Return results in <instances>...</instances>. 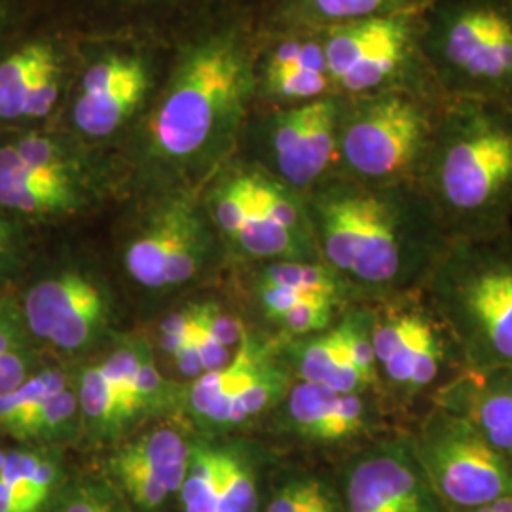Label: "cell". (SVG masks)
<instances>
[{
	"mask_svg": "<svg viewBox=\"0 0 512 512\" xmlns=\"http://www.w3.org/2000/svg\"><path fill=\"white\" fill-rule=\"evenodd\" d=\"M192 450L173 429H158L124 446L112 461V475L141 511H160L179 497Z\"/></svg>",
	"mask_w": 512,
	"mask_h": 512,
	"instance_id": "obj_14",
	"label": "cell"
},
{
	"mask_svg": "<svg viewBox=\"0 0 512 512\" xmlns=\"http://www.w3.org/2000/svg\"><path fill=\"white\" fill-rule=\"evenodd\" d=\"M16 338H14V330L12 327L0 319V355L8 353V351H16Z\"/></svg>",
	"mask_w": 512,
	"mask_h": 512,
	"instance_id": "obj_40",
	"label": "cell"
},
{
	"mask_svg": "<svg viewBox=\"0 0 512 512\" xmlns=\"http://www.w3.org/2000/svg\"><path fill=\"white\" fill-rule=\"evenodd\" d=\"M433 404L458 412L512 458V368L461 370Z\"/></svg>",
	"mask_w": 512,
	"mask_h": 512,
	"instance_id": "obj_17",
	"label": "cell"
},
{
	"mask_svg": "<svg viewBox=\"0 0 512 512\" xmlns=\"http://www.w3.org/2000/svg\"><path fill=\"white\" fill-rule=\"evenodd\" d=\"M196 332V330H194ZM173 359L177 361V365L181 368V372L186 376H202L203 366L202 359H200V353H198V346H196V340L192 336L190 342H186L183 348L179 349Z\"/></svg>",
	"mask_w": 512,
	"mask_h": 512,
	"instance_id": "obj_39",
	"label": "cell"
},
{
	"mask_svg": "<svg viewBox=\"0 0 512 512\" xmlns=\"http://www.w3.org/2000/svg\"><path fill=\"white\" fill-rule=\"evenodd\" d=\"M433 0H281L277 19L283 31H319L332 25L420 14Z\"/></svg>",
	"mask_w": 512,
	"mask_h": 512,
	"instance_id": "obj_20",
	"label": "cell"
},
{
	"mask_svg": "<svg viewBox=\"0 0 512 512\" xmlns=\"http://www.w3.org/2000/svg\"><path fill=\"white\" fill-rule=\"evenodd\" d=\"M57 55L54 46L33 40L0 59V120H25V109L44 65Z\"/></svg>",
	"mask_w": 512,
	"mask_h": 512,
	"instance_id": "obj_22",
	"label": "cell"
},
{
	"mask_svg": "<svg viewBox=\"0 0 512 512\" xmlns=\"http://www.w3.org/2000/svg\"><path fill=\"white\" fill-rule=\"evenodd\" d=\"M78 192L69 167H40L21 158L12 143L0 147V207L27 215L71 211Z\"/></svg>",
	"mask_w": 512,
	"mask_h": 512,
	"instance_id": "obj_18",
	"label": "cell"
},
{
	"mask_svg": "<svg viewBox=\"0 0 512 512\" xmlns=\"http://www.w3.org/2000/svg\"><path fill=\"white\" fill-rule=\"evenodd\" d=\"M198 317L203 327L209 330V334L224 348H239L247 340L243 323L236 317L224 313L219 306H213V304L198 306Z\"/></svg>",
	"mask_w": 512,
	"mask_h": 512,
	"instance_id": "obj_32",
	"label": "cell"
},
{
	"mask_svg": "<svg viewBox=\"0 0 512 512\" xmlns=\"http://www.w3.org/2000/svg\"><path fill=\"white\" fill-rule=\"evenodd\" d=\"M281 410V427L311 448H346V454L406 429L380 393H338L325 385L294 380Z\"/></svg>",
	"mask_w": 512,
	"mask_h": 512,
	"instance_id": "obj_11",
	"label": "cell"
},
{
	"mask_svg": "<svg viewBox=\"0 0 512 512\" xmlns=\"http://www.w3.org/2000/svg\"><path fill=\"white\" fill-rule=\"evenodd\" d=\"M262 90L275 107L336 95L330 82L321 31H283L266 55Z\"/></svg>",
	"mask_w": 512,
	"mask_h": 512,
	"instance_id": "obj_16",
	"label": "cell"
},
{
	"mask_svg": "<svg viewBox=\"0 0 512 512\" xmlns=\"http://www.w3.org/2000/svg\"><path fill=\"white\" fill-rule=\"evenodd\" d=\"M162 385H164V380H162L160 372L156 370L152 359H148L145 355L139 365V370H137V376H135V395H137L139 410L158 401V397L162 395Z\"/></svg>",
	"mask_w": 512,
	"mask_h": 512,
	"instance_id": "obj_36",
	"label": "cell"
},
{
	"mask_svg": "<svg viewBox=\"0 0 512 512\" xmlns=\"http://www.w3.org/2000/svg\"><path fill=\"white\" fill-rule=\"evenodd\" d=\"M222 458L220 450L196 448L190 454L179 501L183 512H215L219 499Z\"/></svg>",
	"mask_w": 512,
	"mask_h": 512,
	"instance_id": "obj_25",
	"label": "cell"
},
{
	"mask_svg": "<svg viewBox=\"0 0 512 512\" xmlns=\"http://www.w3.org/2000/svg\"><path fill=\"white\" fill-rule=\"evenodd\" d=\"M406 429L448 511H469L512 497L511 456L458 412L431 404Z\"/></svg>",
	"mask_w": 512,
	"mask_h": 512,
	"instance_id": "obj_9",
	"label": "cell"
},
{
	"mask_svg": "<svg viewBox=\"0 0 512 512\" xmlns=\"http://www.w3.org/2000/svg\"><path fill=\"white\" fill-rule=\"evenodd\" d=\"M78 408V395L69 387L55 393L38 406L31 420L21 425L16 437L21 439H52L73 420Z\"/></svg>",
	"mask_w": 512,
	"mask_h": 512,
	"instance_id": "obj_29",
	"label": "cell"
},
{
	"mask_svg": "<svg viewBox=\"0 0 512 512\" xmlns=\"http://www.w3.org/2000/svg\"><path fill=\"white\" fill-rule=\"evenodd\" d=\"M188 203L173 202L150 220L145 232L129 243L126 268L141 285L164 287V270L177 230L188 211Z\"/></svg>",
	"mask_w": 512,
	"mask_h": 512,
	"instance_id": "obj_21",
	"label": "cell"
},
{
	"mask_svg": "<svg viewBox=\"0 0 512 512\" xmlns=\"http://www.w3.org/2000/svg\"><path fill=\"white\" fill-rule=\"evenodd\" d=\"M4 458H6V454L0 450V469H2V465H4Z\"/></svg>",
	"mask_w": 512,
	"mask_h": 512,
	"instance_id": "obj_43",
	"label": "cell"
},
{
	"mask_svg": "<svg viewBox=\"0 0 512 512\" xmlns=\"http://www.w3.org/2000/svg\"><path fill=\"white\" fill-rule=\"evenodd\" d=\"M105 313L107 304L99 287L78 274L42 281L25 300V315L33 334L63 349L86 346Z\"/></svg>",
	"mask_w": 512,
	"mask_h": 512,
	"instance_id": "obj_13",
	"label": "cell"
},
{
	"mask_svg": "<svg viewBox=\"0 0 512 512\" xmlns=\"http://www.w3.org/2000/svg\"><path fill=\"white\" fill-rule=\"evenodd\" d=\"M420 16L361 19L319 29L334 93L346 99L393 90L442 95L423 54Z\"/></svg>",
	"mask_w": 512,
	"mask_h": 512,
	"instance_id": "obj_8",
	"label": "cell"
},
{
	"mask_svg": "<svg viewBox=\"0 0 512 512\" xmlns=\"http://www.w3.org/2000/svg\"><path fill=\"white\" fill-rule=\"evenodd\" d=\"M78 404L82 412L99 425H114L122 421L120 391L103 363L93 366L82 376Z\"/></svg>",
	"mask_w": 512,
	"mask_h": 512,
	"instance_id": "obj_28",
	"label": "cell"
},
{
	"mask_svg": "<svg viewBox=\"0 0 512 512\" xmlns=\"http://www.w3.org/2000/svg\"><path fill=\"white\" fill-rule=\"evenodd\" d=\"M446 97L372 93L346 99L338 131L336 173L366 184H418Z\"/></svg>",
	"mask_w": 512,
	"mask_h": 512,
	"instance_id": "obj_5",
	"label": "cell"
},
{
	"mask_svg": "<svg viewBox=\"0 0 512 512\" xmlns=\"http://www.w3.org/2000/svg\"><path fill=\"white\" fill-rule=\"evenodd\" d=\"M421 291L467 370L512 368V230L452 241Z\"/></svg>",
	"mask_w": 512,
	"mask_h": 512,
	"instance_id": "obj_3",
	"label": "cell"
},
{
	"mask_svg": "<svg viewBox=\"0 0 512 512\" xmlns=\"http://www.w3.org/2000/svg\"><path fill=\"white\" fill-rule=\"evenodd\" d=\"M459 512H512V497L494 501L490 505H482V507H476V509H469V511Z\"/></svg>",
	"mask_w": 512,
	"mask_h": 512,
	"instance_id": "obj_41",
	"label": "cell"
},
{
	"mask_svg": "<svg viewBox=\"0 0 512 512\" xmlns=\"http://www.w3.org/2000/svg\"><path fill=\"white\" fill-rule=\"evenodd\" d=\"M6 241V228H4V224H0V243H4Z\"/></svg>",
	"mask_w": 512,
	"mask_h": 512,
	"instance_id": "obj_42",
	"label": "cell"
},
{
	"mask_svg": "<svg viewBox=\"0 0 512 512\" xmlns=\"http://www.w3.org/2000/svg\"><path fill=\"white\" fill-rule=\"evenodd\" d=\"M283 351L294 380L325 385L338 393L374 391L353 363L342 317L330 329L289 342Z\"/></svg>",
	"mask_w": 512,
	"mask_h": 512,
	"instance_id": "obj_19",
	"label": "cell"
},
{
	"mask_svg": "<svg viewBox=\"0 0 512 512\" xmlns=\"http://www.w3.org/2000/svg\"><path fill=\"white\" fill-rule=\"evenodd\" d=\"M57 512H114L105 499L92 492H80L63 503Z\"/></svg>",
	"mask_w": 512,
	"mask_h": 512,
	"instance_id": "obj_38",
	"label": "cell"
},
{
	"mask_svg": "<svg viewBox=\"0 0 512 512\" xmlns=\"http://www.w3.org/2000/svg\"><path fill=\"white\" fill-rule=\"evenodd\" d=\"M300 512H342L334 478L315 475L310 492Z\"/></svg>",
	"mask_w": 512,
	"mask_h": 512,
	"instance_id": "obj_35",
	"label": "cell"
},
{
	"mask_svg": "<svg viewBox=\"0 0 512 512\" xmlns=\"http://www.w3.org/2000/svg\"><path fill=\"white\" fill-rule=\"evenodd\" d=\"M421 46L446 99L512 101V0H433Z\"/></svg>",
	"mask_w": 512,
	"mask_h": 512,
	"instance_id": "obj_4",
	"label": "cell"
},
{
	"mask_svg": "<svg viewBox=\"0 0 512 512\" xmlns=\"http://www.w3.org/2000/svg\"><path fill=\"white\" fill-rule=\"evenodd\" d=\"M67 389V378L59 372H42L0 397V427L16 435L31 420L38 406L55 393Z\"/></svg>",
	"mask_w": 512,
	"mask_h": 512,
	"instance_id": "obj_26",
	"label": "cell"
},
{
	"mask_svg": "<svg viewBox=\"0 0 512 512\" xmlns=\"http://www.w3.org/2000/svg\"><path fill=\"white\" fill-rule=\"evenodd\" d=\"M205 253L202 224L192 207H188L167 256L164 287L181 285L198 274Z\"/></svg>",
	"mask_w": 512,
	"mask_h": 512,
	"instance_id": "obj_27",
	"label": "cell"
},
{
	"mask_svg": "<svg viewBox=\"0 0 512 512\" xmlns=\"http://www.w3.org/2000/svg\"><path fill=\"white\" fill-rule=\"evenodd\" d=\"M251 90L245 50L232 38H213L184 59L152 122L154 147L184 160L209 145L241 110Z\"/></svg>",
	"mask_w": 512,
	"mask_h": 512,
	"instance_id": "obj_7",
	"label": "cell"
},
{
	"mask_svg": "<svg viewBox=\"0 0 512 512\" xmlns=\"http://www.w3.org/2000/svg\"><path fill=\"white\" fill-rule=\"evenodd\" d=\"M59 90H61V63H59V57L54 55L38 74L37 84L27 101L25 120H38L48 116L59 99Z\"/></svg>",
	"mask_w": 512,
	"mask_h": 512,
	"instance_id": "obj_31",
	"label": "cell"
},
{
	"mask_svg": "<svg viewBox=\"0 0 512 512\" xmlns=\"http://www.w3.org/2000/svg\"><path fill=\"white\" fill-rule=\"evenodd\" d=\"M196 313H198V306H196ZM194 340L198 346V353L202 359L203 372H211V370H219L222 366L228 365L234 355L232 349L224 348L220 342H217L209 330L205 329L198 317V327L194 332Z\"/></svg>",
	"mask_w": 512,
	"mask_h": 512,
	"instance_id": "obj_34",
	"label": "cell"
},
{
	"mask_svg": "<svg viewBox=\"0 0 512 512\" xmlns=\"http://www.w3.org/2000/svg\"><path fill=\"white\" fill-rule=\"evenodd\" d=\"M2 247H4V243H0V249H2Z\"/></svg>",
	"mask_w": 512,
	"mask_h": 512,
	"instance_id": "obj_45",
	"label": "cell"
},
{
	"mask_svg": "<svg viewBox=\"0 0 512 512\" xmlns=\"http://www.w3.org/2000/svg\"><path fill=\"white\" fill-rule=\"evenodd\" d=\"M334 486L342 512H450L425 475L408 429L346 454Z\"/></svg>",
	"mask_w": 512,
	"mask_h": 512,
	"instance_id": "obj_10",
	"label": "cell"
},
{
	"mask_svg": "<svg viewBox=\"0 0 512 512\" xmlns=\"http://www.w3.org/2000/svg\"><path fill=\"white\" fill-rule=\"evenodd\" d=\"M319 260L357 302L421 291L452 239L418 184L332 175L306 196Z\"/></svg>",
	"mask_w": 512,
	"mask_h": 512,
	"instance_id": "obj_1",
	"label": "cell"
},
{
	"mask_svg": "<svg viewBox=\"0 0 512 512\" xmlns=\"http://www.w3.org/2000/svg\"><path fill=\"white\" fill-rule=\"evenodd\" d=\"M148 90L145 63L129 55L97 61L84 74L74 101V126L90 137H109L139 107Z\"/></svg>",
	"mask_w": 512,
	"mask_h": 512,
	"instance_id": "obj_15",
	"label": "cell"
},
{
	"mask_svg": "<svg viewBox=\"0 0 512 512\" xmlns=\"http://www.w3.org/2000/svg\"><path fill=\"white\" fill-rule=\"evenodd\" d=\"M222 475L215 512H262L264 497L260 469L255 459L243 452L220 450Z\"/></svg>",
	"mask_w": 512,
	"mask_h": 512,
	"instance_id": "obj_24",
	"label": "cell"
},
{
	"mask_svg": "<svg viewBox=\"0 0 512 512\" xmlns=\"http://www.w3.org/2000/svg\"><path fill=\"white\" fill-rule=\"evenodd\" d=\"M2 18H4V8L0 6V21H2Z\"/></svg>",
	"mask_w": 512,
	"mask_h": 512,
	"instance_id": "obj_44",
	"label": "cell"
},
{
	"mask_svg": "<svg viewBox=\"0 0 512 512\" xmlns=\"http://www.w3.org/2000/svg\"><path fill=\"white\" fill-rule=\"evenodd\" d=\"M420 188L452 241L512 230V101L446 99Z\"/></svg>",
	"mask_w": 512,
	"mask_h": 512,
	"instance_id": "obj_2",
	"label": "cell"
},
{
	"mask_svg": "<svg viewBox=\"0 0 512 512\" xmlns=\"http://www.w3.org/2000/svg\"><path fill=\"white\" fill-rule=\"evenodd\" d=\"M0 512H37L23 480L19 452H8L0 469Z\"/></svg>",
	"mask_w": 512,
	"mask_h": 512,
	"instance_id": "obj_30",
	"label": "cell"
},
{
	"mask_svg": "<svg viewBox=\"0 0 512 512\" xmlns=\"http://www.w3.org/2000/svg\"><path fill=\"white\" fill-rule=\"evenodd\" d=\"M196 327H198L196 306L169 315L162 325V348L165 353L173 357L186 342L192 340Z\"/></svg>",
	"mask_w": 512,
	"mask_h": 512,
	"instance_id": "obj_33",
	"label": "cell"
},
{
	"mask_svg": "<svg viewBox=\"0 0 512 512\" xmlns=\"http://www.w3.org/2000/svg\"><path fill=\"white\" fill-rule=\"evenodd\" d=\"M370 310L380 395L408 427L465 365L423 291L370 302Z\"/></svg>",
	"mask_w": 512,
	"mask_h": 512,
	"instance_id": "obj_6",
	"label": "cell"
},
{
	"mask_svg": "<svg viewBox=\"0 0 512 512\" xmlns=\"http://www.w3.org/2000/svg\"><path fill=\"white\" fill-rule=\"evenodd\" d=\"M344 105L346 97L329 95L300 105L275 107L266 126L275 179L308 196L336 173Z\"/></svg>",
	"mask_w": 512,
	"mask_h": 512,
	"instance_id": "obj_12",
	"label": "cell"
},
{
	"mask_svg": "<svg viewBox=\"0 0 512 512\" xmlns=\"http://www.w3.org/2000/svg\"><path fill=\"white\" fill-rule=\"evenodd\" d=\"M27 380V363L16 351L0 355V397L8 395Z\"/></svg>",
	"mask_w": 512,
	"mask_h": 512,
	"instance_id": "obj_37",
	"label": "cell"
},
{
	"mask_svg": "<svg viewBox=\"0 0 512 512\" xmlns=\"http://www.w3.org/2000/svg\"><path fill=\"white\" fill-rule=\"evenodd\" d=\"M274 357L266 355L264 349L256 348L249 340H245L234 359L219 370L203 372L192 387V406L198 414L205 418H213V414L226 403L234 393H238L243 385L256 376Z\"/></svg>",
	"mask_w": 512,
	"mask_h": 512,
	"instance_id": "obj_23",
	"label": "cell"
}]
</instances>
